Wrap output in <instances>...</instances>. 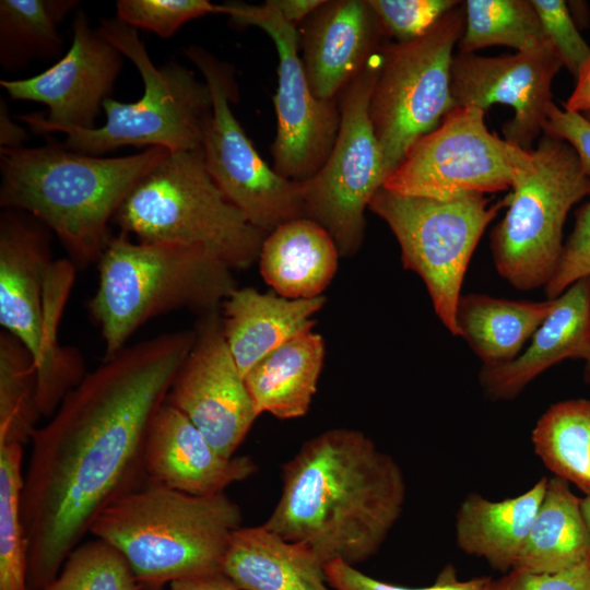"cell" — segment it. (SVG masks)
Segmentation results:
<instances>
[{
    "mask_svg": "<svg viewBox=\"0 0 590 590\" xmlns=\"http://www.w3.org/2000/svg\"><path fill=\"white\" fill-rule=\"evenodd\" d=\"M249 456L221 455L167 400L155 413L144 447L146 482L194 496H212L257 472Z\"/></svg>",
    "mask_w": 590,
    "mask_h": 590,
    "instance_id": "cell-19",
    "label": "cell"
},
{
    "mask_svg": "<svg viewBox=\"0 0 590 590\" xmlns=\"http://www.w3.org/2000/svg\"><path fill=\"white\" fill-rule=\"evenodd\" d=\"M399 463L370 437L347 427L306 440L282 464V491L263 523L302 543L324 565L355 566L374 556L405 503Z\"/></svg>",
    "mask_w": 590,
    "mask_h": 590,
    "instance_id": "cell-2",
    "label": "cell"
},
{
    "mask_svg": "<svg viewBox=\"0 0 590 590\" xmlns=\"http://www.w3.org/2000/svg\"><path fill=\"white\" fill-rule=\"evenodd\" d=\"M298 34L305 73L320 99H337L385 43L367 0H324Z\"/></svg>",
    "mask_w": 590,
    "mask_h": 590,
    "instance_id": "cell-20",
    "label": "cell"
},
{
    "mask_svg": "<svg viewBox=\"0 0 590 590\" xmlns=\"http://www.w3.org/2000/svg\"><path fill=\"white\" fill-rule=\"evenodd\" d=\"M50 235L25 212L0 214V324L33 357L44 417L87 374L81 352L59 341L78 268L70 259L52 257Z\"/></svg>",
    "mask_w": 590,
    "mask_h": 590,
    "instance_id": "cell-6",
    "label": "cell"
},
{
    "mask_svg": "<svg viewBox=\"0 0 590 590\" xmlns=\"http://www.w3.org/2000/svg\"><path fill=\"white\" fill-rule=\"evenodd\" d=\"M563 63L548 42L514 55L483 57L458 52L451 63L456 107L486 110L494 104L514 109L504 139L526 151L543 133L553 104L552 83Z\"/></svg>",
    "mask_w": 590,
    "mask_h": 590,
    "instance_id": "cell-18",
    "label": "cell"
},
{
    "mask_svg": "<svg viewBox=\"0 0 590 590\" xmlns=\"http://www.w3.org/2000/svg\"><path fill=\"white\" fill-rule=\"evenodd\" d=\"M184 52L212 96L201 150L214 182L249 223L267 234L305 217L303 181L287 179L270 167L232 110L231 104L238 101L233 66L200 46L186 47Z\"/></svg>",
    "mask_w": 590,
    "mask_h": 590,
    "instance_id": "cell-13",
    "label": "cell"
},
{
    "mask_svg": "<svg viewBox=\"0 0 590 590\" xmlns=\"http://www.w3.org/2000/svg\"><path fill=\"white\" fill-rule=\"evenodd\" d=\"M113 222L139 241L202 247L232 270L257 262L268 235L227 200L201 148L169 152L133 187Z\"/></svg>",
    "mask_w": 590,
    "mask_h": 590,
    "instance_id": "cell-7",
    "label": "cell"
},
{
    "mask_svg": "<svg viewBox=\"0 0 590 590\" xmlns=\"http://www.w3.org/2000/svg\"><path fill=\"white\" fill-rule=\"evenodd\" d=\"M579 210L573 233L564 244L556 270L545 285L548 299L556 298L571 284L590 276V194Z\"/></svg>",
    "mask_w": 590,
    "mask_h": 590,
    "instance_id": "cell-39",
    "label": "cell"
},
{
    "mask_svg": "<svg viewBox=\"0 0 590 590\" xmlns=\"http://www.w3.org/2000/svg\"><path fill=\"white\" fill-rule=\"evenodd\" d=\"M531 440L554 476L590 496V400L570 399L551 405L538 420Z\"/></svg>",
    "mask_w": 590,
    "mask_h": 590,
    "instance_id": "cell-30",
    "label": "cell"
},
{
    "mask_svg": "<svg viewBox=\"0 0 590 590\" xmlns=\"http://www.w3.org/2000/svg\"><path fill=\"white\" fill-rule=\"evenodd\" d=\"M324 304L323 295L290 299L237 286L220 312L227 346L241 375L285 342L312 330V317Z\"/></svg>",
    "mask_w": 590,
    "mask_h": 590,
    "instance_id": "cell-22",
    "label": "cell"
},
{
    "mask_svg": "<svg viewBox=\"0 0 590 590\" xmlns=\"http://www.w3.org/2000/svg\"><path fill=\"white\" fill-rule=\"evenodd\" d=\"M139 582L125 556L95 539L74 547L62 570L43 590H138Z\"/></svg>",
    "mask_w": 590,
    "mask_h": 590,
    "instance_id": "cell-34",
    "label": "cell"
},
{
    "mask_svg": "<svg viewBox=\"0 0 590 590\" xmlns=\"http://www.w3.org/2000/svg\"><path fill=\"white\" fill-rule=\"evenodd\" d=\"M26 140L25 128L13 120L9 114L7 102L0 99V149H19L24 146Z\"/></svg>",
    "mask_w": 590,
    "mask_h": 590,
    "instance_id": "cell-42",
    "label": "cell"
},
{
    "mask_svg": "<svg viewBox=\"0 0 590 590\" xmlns=\"http://www.w3.org/2000/svg\"><path fill=\"white\" fill-rule=\"evenodd\" d=\"M507 205V197L489 204L481 193L437 200L384 187L369 203L396 236L403 267L423 280L435 314L453 337H458L456 310L471 257L487 225Z\"/></svg>",
    "mask_w": 590,
    "mask_h": 590,
    "instance_id": "cell-11",
    "label": "cell"
},
{
    "mask_svg": "<svg viewBox=\"0 0 590 590\" xmlns=\"http://www.w3.org/2000/svg\"><path fill=\"white\" fill-rule=\"evenodd\" d=\"M76 0H1L0 64L19 71L33 61L59 57L60 25L78 7Z\"/></svg>",
    "mask_w": 590,
    "mask_h": 590,
    "instance_id": "cell-29",
    "label": "cell"
},
{
    "mask_svg": "<svg viewBox=\"0 0 590 590\" xmlns=\"http://www.w3.org/2000/svg\"><path fill=\"white\" fill-rule=\"evenodd\" d=\"M340 253L329 233L312 220L281 224L264 238L258 263L264 282L290 299L321 296L331 283Z\"/></svg>",
    "mask_w": 590,
    "mask_h": 590,
    "instance_id": "cell-24",
    "label": "cell"
},
{
    "mask_svg": "<svg viewBox=\"0 0 590 590\" xmlns=\"http://www.w3.org/2000/svg\"><path fill=\"white\" fill-rule=\"evenodd\" d=\"M547 477L527 492L499 502L480 494L464 497L456 517V540L469 555L484 558L500 573L515 567L521 547L544 497Z\"/></svg>",
    "mask_w": 590,
    "mask_h": 590,
    "instance_id": "cell-25",
    "label": "cell"
},
{
    "mask_svg": "<svg viewBox=\"0 0 590 590\" xmlns=\"http://www.w3.org/2000/svg\"><path fill=\"white\" fill-rule=\"evenodd\" d=\"M324 0H271L281 15L291 24L305 21Z\"/></svg>",
    "mask_w": 590,
    "mask_h": 590,
    "instance_id": "cell-44",
    "label": "cell"
},
{
    "mask_svg": "<svg viewBox=\"0 0 590 590\" xmlns=\"http://www.w3.org/2000/svg\"><path fill=\"white\" fill-rule=\"evenodd\" d=\"M543 132L568 142L590 173V120L582 114L551 105Z\"/></svg>",
    "mask_w": 590,
    "mask_h": 590,
    "instance_id": "cell-41",
    "label": "cell"
},
{
    "mask_svg": "<svg viewBox=\"0 0 590 590\" xmlns=\"http://www.w3.org/2000/svg\"><path fill=\"white\" fill-rule=\"evenodd\" d=\"M170 590H240L222 571L170 583Z\"/></svg>",
    "mask_w": 590,
    "mask_h": 590,
    "instance_id": "cell-43",
    "label": "cell"
},
{
    "mask_svg": "<svg viewBox=\"0 0 590 590\" xmlns=\"http://www.w3.org/2000/svg\"><path fill=\"white\" fill-rule=\"evenodd\" d=\"M585 379H586L587 382L590 384V358L586 361Z\"/></svg>",
    "mask_w": 590,
    "mask_h": 590,
    "instance_id": "cell-47",
    "label": "cell"
},
{
    "mask_svg": "<svg viewBox=\"0 0 590 590\" xmlns=\"http://www.w3.org/2000/svg\"><path fill=\"white\" fill-rule=\"evenodd\" d=\"M43 417L35 363L12 334L0 332V445L31 441Z\"/></svg>",
    "mask_w": 590,
    "mask_h": 590,
    "instance_id": "cell-32",
    "label": "cell"
},
{
    "mask_svg": "<svg viewBox=\"0 0 590 590\" xmlns=\"http://www.w3.org/2000/svg\"><path fill=\"white\" fill-rule=\"evenodd\" d=\"M221 570L240 590H333L311 550L263 523L233 533Z\"/></svg>",
    "mask_w": 590,
    "mask_h": 590,
    "instance_id": "cell-23",
    "label": "cell"
},
{
    "mask_svg": "<svg viewBox=\"0 0 590 590\" xmlns=\"http://www.w3.org/2000/svg\"><path fill=\"white\" fill-rule=\"evenodd\" d=\"M511 188L508 210L491 234L495 268L515 288L545 287L563 251L567 214L590 194V173L568 142L543 132Z\"/></svg>",
    "mask_w": 590,
    "mask_h": 590,
    "instance_id": "cell-9",
    "label": "cell"
},
{
    "mask_svg": "<svg viewBox=\"0 0 590 590\" xmlns=\"http://www.w3.org/2000/svg\"><path fill=\"white\" fill-rule=\"evenodd\" d=\"M219 7L220 14L227 15L235 25L259 27L274 43L279 66L272 167L291 180L309 179L326 163L335 142L341 121L338 98L320 99L314 95L298 55V31L271 0L261 4L228 1Z\"/></svg>",
    "mask_w": 590,
    "mask_h": 590,
    "instance_id": "cell-15",
    "label": "cell"
},
{
    "mask_svg": "<svg viewBox=\"0 0 590 590\" xmlns=\"http://www.w3.org/2000/svg\"><path fill=\"white\" fill-rule=\"evenodd\" d=\"M380 68V49L338 97L341 121L322 167L303 181L304 215L322 226L340 257H353L365 235V209L387 173L370 118L369 99Z\"/></svg>",
    "mask_w": 590,
    "mask_h": 590,
    "instance_id": "cell-12",
    "label": "cell"
},
{
    "mask_svg": "<svg viewBox=\"0 0 590 590\" xmlns=\"http://www.w3.org/2000/svg\"><path fill=\"white\" fill-rule=\"evenodd\" d=\"M590 557V531L581 498L568 482L547 477L544 497L514 568L558 573Z\"/></svg>",
    "mask_w": 590,
    "mask_h": 590,
    "instance_id": "cell-28",
    "label": "cell"
},
{
    "mask_svg": "<svg viewBox=\"0 0 590 590\" xmlns=\"http://www.w3.org/2000/svg\"><path fill=\"white\" fill-rule=\"evenodd\" d=\"M484 116L475 107L451 110L438 128L413 143L382 187L437 200L511 188L517 173L531 164L532 151L489 132Z\"/></svg>",
    "mask_w": 590,
    "mask_h": 590,
    "instance_id": "cell-14",
    "label": "cell"
},
{
    "mask_svg": "<svg viewBox=\"0 0 590 590\" xmlns=\"http://www.w3.org/2000/svg\"><path fill=\"white\" fill-rule=\"evenodd\" d=\"M328 585L333 590H486L491 577L459 580L453 565H446L430 586L410 588L369 577L354 566L335 559L324 565Z\"/></svg>",
    "mask_w": 590,
    "mask_h": 590,
    "instance_id": "cell-38",
    "label": "cell"
},
{
    "mask_svg": "<svg viewBox=\"0 0 590 590\" xmlns=\"http://www.w3.org/2000/svg\"><path fill=\"white\" fill-rule=\"evenodd\" d=\"M385 36L397 43L414 40L426 34L444 15L457 7V0H367Z\"/></svg>",
    "mask_w": 590,
    "mask_h": 590,
    "instance_id": "cell-36",
    "label": "cell"
},
{
    "mask_svg": "<svg viewBox=\"0 0 590 590\" xmlns=\"http://www.w3.org/2000/svg\"><path fill=\"white\" fill-rule=\"evenodd\" d=\"M169 151L92 156L62 144L0 149V205L25 212L54 233L78 269L97 262L111 222L133 187Z\"/></svg>",
    "mask_w": 590,
    "mask_h": 590,
    "instance_id": "cell-3",
    "label": "cell"
},
{
    "mask_svg": "<svg viewBox=\"0 0 590 590\" xmlns=\"http://www.w3.org/2000/svg\"><path fill=\"white\" fill-rule=\"evenodd\" d=\"M465 25L463 1L426 34L405 43L385 42L369 99V118L387 177L421 137L439 127L456 107L451 63Z\"/></svg>",
    "mask_w": 590,
    "mask_h": 590,
    "instance_id": "cell-10",
    "label": "cell"
},
{
    "mask_svg": "<svg viewBox=\"0 0 590 590\" xmlns=\"http://www.w3.org/2000/svg\"><path fill=\"white\" fill-rule=\"evenodd\" d=\"M555 298L543 302L512 300L483 294L461 295L456 323L483 366H498L515 359L543 320Z\"/></svg>",
    "mask_w": 590,
    "mask_h": 590,
    "instance_id": "cell-27",
    "label": "cell"
},
{
    "mask_svg": "<svg viewBox=\"0 0 590 590\" xmlns=\"http://www.w3.org/2000/svg\"><path fill=\"white\" fill-rule=\"evenodd\" d=\"M111 236L97 260L98 284L88 303L105 345L104 359L127 346L151 319L178 309L220 310L237 287L229 269L199 246L133 241Z\"/></svg>",
    "mask_w": 590,
    "mask_h": 590,
    "instance_id": "cell-5",
    "label": "cell"
},
{
    "mask_svg": "<svg viewBox=\"0 0 590 590\" xmlns=\"http://www.w3.org/2000/svg\"><path fill=\"white\" fill-rule=\"evenodd\" d=\"M539 15L546 40L563 67L578 79L590 61V47L578 32L563 0H531Z\"/></svg>",
    "mask_w": 590,
    "mask_h": 590,
    "instance_id": "cell-37",
    "label": "cell"
},
{
    "mask_svg": "<svg viewBox=\"0 0 590 590\" xmlns=\"http://www.w3.org/2000/svg\"><path fill=\"white\" fill-rule=\"evenodd\" d=\"M241 521L225 493L194 496L148 483L111 502L90 533L125 556L139 585L155 588L222 571Z\"/></svg>",
    "mask_w": 590,
    "mask_h": 590,
    "instance_id": "cell-4",
    "label": "cell"
},
{
    "mask_svg": "<svg viewBox=\"0 0 590 590\" xmlns=\"http://www.w3.org/2000/svg\"><path fill=\"white\" fill-rule=\"evenodd\" d=\"M486 590H590V557L558 573H531L512 568L491 579Z\"/></svg>",
    "mask_w": 590,
    "mask_h": 590,
    "instance_id": "cell-40",
    "label": "cell"
},
{
    "mask_svg": "<svg viewBox=\"0 0 590 590\" xmlns=\"http://www.w3.org/2000/svg\"><path fill=\"white\" fill-rule=\"evenodd\" d=\"M581 510L586 520L587 527L590 531V496L581 498Z\"/></svg>",
    "mask_w": 590,
    "mask_h": 590,
    "instance_id": "cell-46",
    "label": "cell"
},
{
    "mask_svg": "<svg viewBox=\"0 0 590 590\" xmlns=\"http://www.w3.org/2000/svg\"><path fill=\"white\" fill-rule=\"evenodd\" d=\"M193 340L184 330L125 346L34 433L21 495L28 590L55 579L103 509L144 485L150 424Z\"/></svg>",
    "mask_w": 590,
    "mask_h": 590,
    "instance_id": "cell-1",
    "label": "cell"
},
{
    "mask_svg": "<svg viewBox=\"0 0 590 590\" xmlns=\"http://www.w3.org/2000/svg\"><path fill=\"white\" fill-rule=\"evenodd\" d=\"M220 13L219 4L208 0H118L116 19L133 27L172 37L185 23Z\"/></svg>",
    "mask_w": 590,
    "mask_h": 590,
    "instance_id": "cell-35",
    "label": "cell"
},
{
    "mask_svg": "<svg viewBox=\"0 0 590 590\" xmlns=\"http://www.w3.org/2000/svg\"><path fill=\"white\" fill-rule=\"evenodd\" d=\"M568 358H590V276L571 284L515 359L483 366L481 387L492 400H511L538 376Z\"/></svg>",
    "mask_w": 590,
    "mask_h": 590,
    "instance_id": "cell-21",
    "label": "cell"
},
{
    "mask_svg": "<svg viewBox=\"0 0 590 590\" xmlns=\"http://www.w3.org/2000/svg\"><path fill=\"white\" fill-rule=\"evenodd\" d=\"M194 340L166 400L224 457L235 451L259 416L227 346L220 310L200 315Z\"/></svg>",
    "mask_w": 590,
    "mask_h": 590,
    "instance_id": "cell-17",
    "label": "cell"
},
{
    "mask_svg": "<svg viewBox=\"0 0 590 590\" xmlns=\"http://www.w3.org/2000/svg\"><path fill=\"white\" fill-rule=\"evenodd\" d=\"M22 460V445H0V590H28Z\"/></svg>",
    "mask_w": 590,
    "mask_h": 590,
    "instance_id": "cell-33",
    "label": "cell"
},
{
    "mask_svg": "<svg viewBox=\"0 0 590 590\" xmlns=\"http://www.w3.org/2000/svg\"><path fill=\"white\" fill-rule=\"evenodd\" d=\"M463 4L465 25L459 52L474 54L495 45L524 51L547 42L531 0H467Z\"/></svg>",
    "mask_w": 590,
    "mask_h": 590,
    "instance_id": "cell-31",
    "label": "cell"
},
{
    "mask_svg": "<svg viewBox=\"0 0 590 590\" xmlns=\"http://www.w3.org/2000/svg\"><path fill=\"white\" fill-rule=\"evenodd\" d=\"M564 109L583 114L590 110V61L577 79V84L564 103Z\"/></svg>",
    "mask_w": 590,
    "mask_h": 590,
    "instance_id": "cell-45",
    "label": "cell"
},
{
    "mask_svg": "<svg viewBox=\"0 0 590 590\" xmlns=\"http://www.w3.org/2000/svg\"><path fill=\"white\" fill-rule=\"evenodd\" d=\"M99 33L138 69L143 95L133 103L107 98L102 127H61L64 148L103 156L123 146L163 148L169 152L201 148L204 127L212 115L208 84L194 72L172 61L156 67L139 37L138 30L117 19H104Z\"/></svg>",
    "mask_w": 590,
    "mask_h": 590,
    "instance_id": "cell-8",
    "label": "cell"
},
{
    "mask_svg": "<svg viewBox=\"0 0 590 590\" xmlns=\"http://www.w3.org/2000/svg\"><path fill=\"white\" fill-rule=\"evenodd\" d=\"M72 43L67 54L47 70L27 78L0 80L12 99L45 104L49 111L17 115L34 133L61 127L93 129L101 107L110 98L123 55L92 28L84 10L75 12Z\"/></svg>",
    "mask_w": 590,
    "mask_h": 590,
    "instance_id": "cell-16",
    "label": "cell"
},
{
    "mask_svg": "<svg viewBox=\"0 0 590 590\" xmlns=\"http://www.w3.org/2000/svg\"><path fill=\"white\" fill-rule=\"evenodd\" d=\"M324 359L321 334L304 332L260 359L244 376L258 415L304 416L317 391Z\"/></svg>",
    "mask_w": 590,
    "mask_h": 590,
    "instance_id": "cell-26",
    "label": "cell"
}]
</instances>
